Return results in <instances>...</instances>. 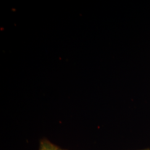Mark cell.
I'll use <instances>...</instances> for the list:
<instances>
[{"mask_svg":"<svg viewBox=\"0 0 150 150\" xmlns=\"http://www.w3.org/2000/svg\"><path fill=\"white\" fill-rule=\"evenodd\" d=\"M40 150H59L57 149L56 147L53 145L49 144L48 143L43 144L41 145Z\"/></svg>","mask_w":150,"mask_h":150,"instance_id":"cell-1","label":"cell"},{"mask_svg":"<svg viewBox=\"0 0 150 150\" xmlns=\"http://www.w3.org/2000/svg\"></svg>","mask_w":150,"mask_h":150,"instance_id":"cell-2","label":"cell"}]
</instances>
